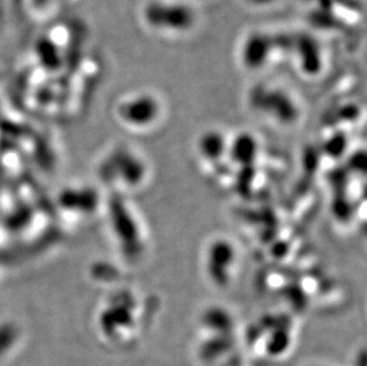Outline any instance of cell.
<instances>
[{
  "label": "cell",
  "mask_w": 367,
  "mask_h": 366,
  "mask_svg": "<svg viewBox=\"0 0 367 366\" xmlns=\"http://www.w3.org/2000/svg\"><path fill=\"white\" fill-rule=\"evenodd\" d=\"M140 16L149 30L165 36L188 34L198 23V11L186 0H147Z\"/></svg>",
  "instance_id": "1"
},
{
  "label": "cell",
  "mask_w": 367,
  "mask_h": 366,
  "mask_svg": "<svg viewBox=\"0 0 367 366\" xmlns=\"http://www.w3.org/2000/svg\"><path fill=\"white\" fill-rule=\"evenodd\" d=\"M162 113V100L150 91L134 92L121 98L117 105L118 118L129 129H150L158 123Z\"/></svg>",
  "instance_id": "2"
},
{
  "label": "cell",
  "mask_w": 367,
  "mask_h": 366,
  "mask_svg": "<svg viewBox=\"0 0 367 366\" xmlns=\"http://www.w3.org/2000/svg\"><path fill=\"white\" fill-rule=\"evenodd\" d=\"M273 48L275 42L271 36L263 31H255L242 41L239 57L247 68H264L273 57Z\"/></svg>",
  "instance_id": "3"
},
{
  "label": "cell",
  "mask_w": 367,
  "mask_h": 366,
  "mask_svg": "<svg viewBox=\"0 0 367 366\" xmlns=\"http://www.w3.org/2000/svg\"><path fill=\"white\" fill-rule=\"evenodd\" d=\"M247 1L252 5H257V6H264V5L271 4L275 0H247Z\"/></svg>",
  "instance_id": "4"
}]
</instances>
